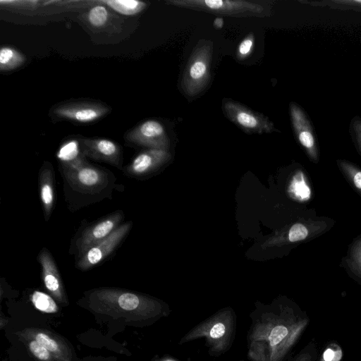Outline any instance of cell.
Instances as JSON below:
<instances>
[{
	"instance_id": "4316f807",
	"label": "cell",
	"mask_w": 361,
	"mask_h": 361,
	"mask_svg": "<svg viewBox=\"0 0 361 361\" xmlns=\"http://www.w3.org/2000/svg\"><path fill=\"white\" fill-rule=\"evenodd\" d=\"M109 12L104 5H96L90 8L87 13V20L90 25L99 27L106 24Z\"/></svg>"
},
{
	"instance_id": "ba28073f",
	"label": "cell",
	"mask_w": 361,
	"mask_h": 361,
	"mask_svg": "<svg viewBox=\"0 0 361 361\" xmlns=\"http://www.w3.org/2000/svg\"><path fill=\"white\" fill-rule=\"evenodd\" d=\"M132 222L121 224L106 238L88 249L77 262L78 269L86 271L106 258L120 245L132 227Z\"/></svg>"
},
{
	"instance_id": "3957f363",
	"label": "cell",
	"mask_w": 361,
	"mask_h": 361,
	"mask_svg": "<svg viewBox=\"0 0 361 361\" xmlns=\"http://www.w3.org/2000/svg\"><path fill=\"white\" fill-rule=\"evenodd\" d=\"M237 329V316L231 307L221 308L189 330L178 341L179 345L204 339L212 357H220L233 345Z\"/></svg>"
},
{
	"instance_id": "277c9868",
	"label": "cell",
	"mask_w": 361,
	"mask_h": 361,
	"mask_svg": "<svg viewBox=\"0 0 361 361\" xmlns=\"http://www.w3.org/2000/svg\"><path fill=\"white\" fill-rule=\"evenodd\" d=\"M166 4L232 17H268L271 6L266 1L243 0H168Z\"/></svg>"
},
{
	"instance_id": "836d02e7",
	"label": "cell",
	"mask_w": 361,
	"mask_h": 361,
	"mask_svg": "<svg viewBox=\"0 0 361 361\" xmlns=\"http://www.w3.org/2000/svg\"><path fill=\"white\" fill-rule=\"evenodd\" d=\"M8 319L1 313L0 317V329H2L7 324Z\"/></svg>"
},
{
	"instance_id": "52a82bcc",
	"label": "cell",
	"mask_w": 361,
	"mask_h": 361,
	"mask_svg": "<svg viewBox=\"0 0 361 361\" xmlns=\"http://www.w3.org/2000/svg\"><path fill=\"white\" fill-rule=\"evenodd\" d=\"M222 109L227 118L245 133L261 135L279 132L268 117L236 101L224 99Z\"/></svg>"
},
{
	"instance_id": "4dcf8cb0",
	"label": "cell",
	"mask_w": 361,
	"mask_h": 361,
	"mask_svg": "<svg viewBox=\"0 0 361 361\" xmlns=\"http://www.w3.org/2000/svg\"><path fill=\"white\" fill-rule=\"evenodd\" d=\"M290 361H312V355L309 352H302Z\"/></svg>"
},
{
	"instance_id": "9c48e42d",
	"label": "cell",
	"mask_w": 361,
	"mask_h": 361,
	"mask_svg": "<svg viewBox=\"0 0 361 361\" xmlns=\"http://www.w3.org/2000/svg\"><path fill=\"white\" fill-rule=\"evenodd\" d=\"M109 108L100 103L90 102H73L61 104L54 107V117L79 123L94 122L105 116Z\"/></svg>"
},
{
	"instance_id": "e575fe53",
	"label": "cell",
	"mask_w": 361,
	"mask_h": 361,
	"mask_svg": "<svg viewBox=\"0 0 361 361\" xmlns=\"http://www.w3.org/2000/svg\"><path fill=\"white\" fill-rule=\"evenodd\" d=\"M238 361H245V360H238Z\"/></svg>"
},
{
	"instance_id": "ffe728a7",
	"label": "cell",
	"mask_w": 361,
	"mask_h": 361,
	"mask_svg": "<svg viewBox=\"0 0 361 361\" xmlns=\"http://www.w3.org/2000/svg\"><path fill=\"white\" fill-rule=\"evenodd\" d=\"M115 11L125 16L135 15L147 6L145 2L135 0H107L102 1Z\"/></svg>"
},
{
	"instance_id": "d6986e66",
	"label": "cell",
	"mask_w": 361,
	"mask_h": 361,
	"mask_svg": "<svg viewBox=\"0 0 361 361\" xmlns=\"http://www.w3.org/2000/svg\"><path fill=\"white\" fill-rule=\"evenodd\" d=\"M25 61V56L8 46H3L0 49V70L8 71L21 66Z\"/></svg>"
},
{
	"instance_id": "30bf717a",
	"label": "cell",
	"mask_w": 361,
	"mask_h": 361,
	"mask_svg": "<svg viewBox=\"0 0 361 361\" xmlns=\"http://www.w3.org/2000/svg\"><path fill=\"white\" fill-rule=\"evenodd\" d=\"M289 113L295 137L314 163L319 161V151L316 137L311 123L302 109L292 102L289 104Z\"/></svg>"
},
{
	"instance_id": "8fae6325",
	"label": "cell",
	"mask_w": 361,
	"mask_h": 361,
	"mask_svg": "<svg viewBox=\"0 0 361 361\" xmlns=\"http://www.w3.org/2000/svg\"><path fill=\"white\" fill-rule=\"evenodd\" d=\"M126 139L135 145L158 149H164L169 144L165 128L161 123L154 119L137 125L126 134Z\"/></svg>"
},
{
	"instance_id": "f1b7e54d",
	"label": "cell",
	"mask_w": 361,
	"mask_h": 361,
	"mask_svg": "<svg viewBox=\"0 0 361 361\" xmlns=\"http://www.w3.org/2000/svg\"><path fill=\"white\" fill-rule=\"evenodd\" d=\"M350 133L357 148L361 154V118L355 116L350 123Z\"/></svg>"
},
{
	"instance_id": "7a4b0ae2",
	"label": "cell",
	"mask_w": 361,
	"mask_h": 361,
	"mask_svg": "<svg viewBox=\"0 0 361 361\" xmlns=\"http://www.w3.org/2000/svg\"><path fill=\"white\" fill-rule=\"evenodd\" d=\"M87 307L97 314L145 326L171 314L167 304L159 299L128 290L102 287L85 293Z\"/></svg>"
},
{
	"instance_id": "e0dca14e",
	"label": "cell",
	"mask_w": 361,
	"mask_h": 361,
	"mask_svg": "<svg viewBox=\"0 0 361 361\" xmlns=\"http://www.w3.org/2000/svg\"><path fill=\"white\" fill-rule=\"evenodd\" d=\"M167 157L164 149H151L137 154L127 167L130 176H140L148 172L152 167Z\"/></svg>"
},
{
	"instance_id": "d6a6232c",
	"label": "cell",
	"mask_w": 361,
	"mask_h": 361,
	"mask_svg": "<svg viewBox=\"0 0 361 361\" xmlns=\"http://www.w3.org/2000/svg\"><path fill=\"white\" fill-rule=\"evenodd\" d=\"M213 25L216 29H221L224 25V18L221 17H216L213 21Z\"/></svg>"
},
{
	"instance_id": "cb8c5ba5",
	"label": "cell",
	"mask_w": 361,
	"mask_h": 361,
	"mask_svg": "<svg viewBox=\"0 0 361 361\" xmlns=\"http://www.w3.org/2000/svg\"><path fill=\"white\" fill-rule=\"evenodd\" d=\"M30 300L35 307L42 312L54 314L59 311L55 300L45 293L35 290L30 296Z\"/></svg>"
},
{
	"instance_id": "1f68e13d",
	"label": "cell",
	"mask_w": 361,
	"mask_h": 361,
	"mask_svg": "<svg viewBox=\"0 0 361 361\" xmlns=\"http://www.w3.org/2000/svg\"><path fill=\"white\" fill-rule=\"evenodd\" d=\"M150 361H181L175 357L165 354L161 356H155Z\"/></svg>"
},
{
	"instance_id": "4fadbf2b",
	"label": "cell",
	"mask_w": 361,
	"mask_h": 361,
	"mask_svg": "<svg viewBox=\"0 0 361 361\" xmlns=\"http://www.w3.org/2000/svg\"><path fill=\"white\" fill-rule=\"evenodd\" d=\"M18 337L36 341L46 348L56 361H72L73 352L68 343L59 335L44 329L26 328L17 332Z\"/></svg>"
},
{
	"instance_id": "484cf974",
	"label": "cell",
	"mask_w": 361,
	"mask_h": 361,
	"mask_svg": "<svg viewBox=\"0 0 361 361\" xmlns=\"http://www.w3.org/2000/svg\"><path fill=\"white\" fill-rule=\"evenodd\" d=\"M27 350L37 361H56L53 355L42 345L35 340L22 338Z\"/></svg>"
},
{
	"instance_id": "8992f818",
	"label": "cell",
	"mask_w": 361,
	"mask_h": 361,
	"mask_svg": "<svg viewBox=\"0 0 361 361\" xmlns=\"http://www.w3.org/2000/svg\"><path fill=\"white\" fill-rule=\"evenodd\" d=\"M63 175L75 190L96 194L107 186V174L101 169L89 164L85 158L68 164H61Z\"/></svg>"
},
{
	"instance_id": "6da1fadb",
	"label": "cell",
	"mask_w": 361,
	"mask_h": 361,
	"mask_svg": "<svg viewBox=\"0 0 361 361\" xmlns=\"http://www.w3.org/2000/svg\"><path fill=\"white\" fill-rule=\"evenodd\" d=\"M249 317V361H286L309 322L291 305L280 302L257 304Z\"/></svg>"
},
{
	"instance_id": "7c38bea8",
	"label": "cell",
	"mask_w": 361,
	"mask_h": 361,
	"mask_svg": "<svg viewBox=\"0 0 361 361\" xmlns=\"http://www.w3.org/2000/svg\"><path fill=\"white\" fill-rule=\"evenodd\" d=\"M123 216V212L118 211L87 228L77 240L76 245L79 257L88 249L110 235L120 226Z\"/></svg>"
},
{
	"instance_id": "603a6c76",
	"label": "cell",
	"mask_w": 361,
	"mask_h": 361,
	"mask_svg": "<svg viewBox=\"0 0 361 361\" xmlns=\"http://www.w3.org/2000/svg\"><path fill=\"white\" fill-rule=\"evenodd\" d=\"M345 262L350 272L361 279V236L350 245Z\"/></svg>"
},
{
	"instance_id": "f546056e",
	"label": "cell",
	"mask_w": 361,
	"mask_h": 361,
	"mask_svg": "<svg viewBox=\"0 0 361 361\" xmlns=\"http://www.w3.org/2000/svg\"><path fill=\"white\" fill-rule=\"evenodd\" d=\"M341 357L342 352L339 347L336 348L329 347L324 352L322 361H339Z\"/></svg>"
},
{
	"instance_id": "5bb4252c",
	"label": "cell",
	"mask_w": 361,
	"mask_h": 361,
	"mask_svg": "<svg viewBox=\"0 0 361 361\" xmlns=\"http://www.w3.org/2000/svg\"><path fill=\"white\" fill-rule=\"evenodd\" d=\"M80 141L85 157L122 169L121 150L116 142L104 138H80Z\"/></svg>"
},
{
	"instance_id": "83f0119b",
	"label": "cell",
	"mask_w": 361,
	"mask_h": 361,
	"mask_svg": "<svg viewBox=\"0 0 361 361\" xmlns=\"http://www.w3.org/2000/svg\"><path fill=\"white\" fill-rule=\"evenodd\" d=\"M255 42L253 32H250L238 44L236 51V59L239 61L248 58L252 52Z\"/></svg>"
},
{
	"instance_id": "5b68a950",
	"label": "cell",
	"mask_w": 361,
	"mask_h": 361,
	"mask_svg": "<svg viewBox=\"0 0 361 361\" xmlns=\"http://www.w3.org/2000/svg\"><path fill=\"white\" fill-rule=\"evenodd\" d=\"M213 51V42L207 39L200 40L194 47L181 79V88L186 96L196 97L207 87Z\"/></svg>"
},
{
	"instance_id": "44dd1931",
	"label": "cell",
	"mask_w": 361,
	"mask_h": 361,
	"mask_svg": "<svg viewBox=\"0 0 361 361\" xmlns=\"http://www.w3.org/2000/svg\"><path fill=\"white\" fill-rule=\"evenodd\" d=\"M289 191L299 201L305 202L310 199L311 188L302 171H298L293 177Z\"/></svg>"
},
{
	"instance_id": "2e32d148",
	"label": "cell",
	"mask_w": 361,
	"mask_h": 361,
	"mask_svg": "<svg viewBox=\"0 0 361 361\" xmlns=\"http://www.w3.org/2000/svg\"><path fill=\"white\" fill-rule=\"evenodd\" d=\"M46 162L43 166L39 176V196L42 202L44 218L47 221L51 214L54 201V173L51 165Z\"/></svg>"
},
{
	"instance_id": "d4e9b609",
	"label": "cell",
	"mask_w": 361,
	"mask_h": 361,
	"mask_svg": "<svg viewBox=\"0 0 361 361\" xmlns=\"http://www.w3.org/2000/svg\"><path fill=\"white\" fill-rule=\"evenodd\" d=\"M313 6H328L334 9L361 11V0H328L322 1H299Z\"/></svg>"
},
{
	"instance_id": "7402d4cb",
	"label": "cell",
	"mask_w": 361,
	"mask_h": 361,
	"mask_svg": "<svg viewBox=\"0 0 361 361\" xmlns=\"http://www.w3.org/2000/svg\"><path fill=\"white\" fill-rule=\"evenodd\" d=\"M336 162L346 180L361 195V169L346 160L338 159Z\"/></svg>"
},
{
	"instance_id": "9a60e30c",
	"label": "cell",
	"mask_w": 361,
	"mask_h": 361,
	"mask_svg": "<svg viewBox=\"0 0 361 361\" xmlns=\"http://www.w3.org/2000/svg\"><path fill=\"white\" fill-rule=\"evenodd\" d=\"M37 259L42 267V277L45 288L55 300L67 305L62 279L51 255L46 248H43Z\"/></svg>"
},
{
	"instance_id": "ac0fdd59",
	"label": "cell",
	"mask_w": 361,
	"mask_h": 361,
	"mask_svg": "<svg viewBox=\"0 0 361 361\" xmlns=\"http://www.w3.org/2000/svg\"><path fill=\"white\" fill-rule=\"evenodd\" d=\"M61 164H68L85 158L80 139H71L62 144L57 154Z\"/></svg>"
}]
</instances>
